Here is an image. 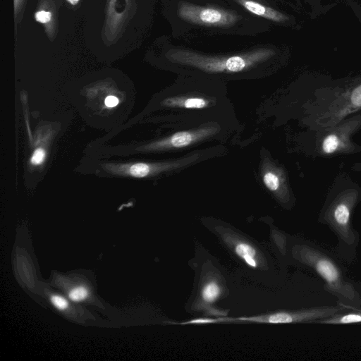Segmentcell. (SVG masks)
<instances>
[{"label":"cell","instance_id":"277c9868","mask_svg":"<svg viewBox=\"0 0 361 361\" xmlns=\"http://www.w3.org/2000/svg\"><path fill=\"white\" fill-rule=\"evenodd\" d=\"M219 122H210L199 126L188 128L173 133L145 147L146 150L169 151L185 149L192 146L216 139L219 135L228 133ZM222 136V135H221ZM224 137V136H223Z\"/></svg>","mask_w":361,"mask_h":361},{"label":"cell","instance_id":"2e32d148","mask_svg":"<svg viewBox=\"0 0 361 361\" xmlns=\"http://www.w3.org/2000/svg\"><path fill=\"white\" fill-rule=\"evenodd\" d=\"M35 18L37 22L42 24H47L51 20L52 14L50 11L41 10L35 13Z\"/></svg>","mask_w":361,"mask_h":361},{"label":"cell","instance_id":"4fadbf2b","mask_svg":"<svg viewBox=\"0 0 361 361\" xmlns=\"http://www.w3.org/2000/svg\"><path fill=\"white\" fill-rule=\"evenodd\" d=\"M339 145L338 137L334 134L329 135L322 142V149L326 154L334 152Z\"/></svg>","mask_w":361,"mask_h":361},{"label":"cell","instance_id":"ac0fdd59","mask_svg":"<svg viewBox=\"0 0 361 361\" xmlns=\"http://www.w3.org/2000/svg\"><path fill=\"white\" fill-rule=\"evenodd\" d=\"M309 1L312 6L313 13H314L316 16L322 13L323 6L320 3L321 0H309Z\"/></svg>","mask_w":361,"mask_h":361},{"label":"cell","instance_id":"8fae6325","mask_svg":"<svg viewBox=\"0 0 361 361\" xmlns=\"http://www.w3.org/2000/svg\"><path fill=\"white\" fill-rule=\"evenodd\" d=\"M318 323L327 324H345L361 322V312L338 314L333 317L318 320Z\"/></svg>","mask_w":361,"mask_h":361},{"label":"cell","instance_id":"7a4b0ae2","mask_svg":"<svg viewBox=\"0 0 361 361\" xmlns=\"http://www.w3.org/2000/svg\"><path fill=\"white\" fill-rule=\"evenodd\" d=\"M275 54L273 49L262 48L231 56H209L185 49H172L167 58L174 63L207 75H236L266 62Z\"/></svg>","mask_w":361,"mask_h":361},{"label":"cell","instance_id":"d6986e66","mask_svg":"<svg viewBox=\"0 0 361 361\" xmlns=\"http://www.w3.org/2000/svg\"><path fill=\"white\" fill-rule=\"evenodd\" d=\"M118 103H119V99H118V97L113 96V95H109V96L106 97L104 100L105 105L107 107H110V108L116 106L117 104H118Z\"/></svg>","mask_w":361,"mask_h":361},{"label":"cell","instance_id":"9a60e30c","mask_svg":"<svg viewBox=\"0 0 361 361\" xmlns=\"http://www.w3.org/2000/svg\"><path fill=\"white\" fill-rule=\"evenodd\" d=\"M46 158V152L43 148H37L32 153L30 162L33 166L42 164Z\"/></svg>","mask_w":361,"mask_h":361},{"label":"cell","instance_id":"3957f363","mask_svg":"<svg viewBox=\"0 0 361 361\" xmlns=\"http://www.w3.org/2000/svg\"><path fill=\"white\" fill-rule=\"evenodd\" d=\"M295 253L297 259L313 269L333 293L349 300L355 298L353 286L345 280L338 267L331 258L307 245L298 246Z\"/></svg>","mask_w":361,"mask_h":361},{"label":"cell","instance_id":"9c48e42d","mask_svg":"<svg viewBox=\"0 0 361 361\" xmlns=\"http://www.w3.org/2000/svg\"><path fill=\"white\" fill-rule=\"evenodd\" d=\"M261 178L264 187L271 193L279 197L283 185V178L279 170L274 167L271 161L263 164Z\"/></svg>","mask_w":361,"mask_h":361},{"label":"cell","instance_id":"ba28073f","mask_svg":"<svg viewBox=\"0 0 361 361\" xmlns=\"http://www.w3.org/2000/svg\"><path fill=\"white\" fill-rule=\"evenodd\" d=\"M249 12L271 20L274 22L282 23L288 20V18L283 13L266 6L252 0H235Z\"/></svg>","mask_w":361,"mask_h":361},{"label":"cell","instance_id":"5b68a950","mask_svg":"<svg viewBox=\"0 0 361 361\" xmlns=\"http://www.w3.org/2000/svg\"><path fill=\"white\" fill-rule=\"evenodd\" d=\"M343 310L338 307H318L297 311H281L251 317H219L214 319V323L219 322H251L263 324H290L311 322L329 318L342 313Z\"/></svg>","mask_w":361,"mask_h":361},{"label":"cell","instance_id":"ffe728a7","mask_svg":"<svg viewBox=\"0 0 361 361\" xmlns=\"http://www.w3.org/2000/svg\"><path fill=\"white\" fill-rule=\"evenodd\" d=\"M66 1L72 5H75L79 1V0H66Z\"/></svg>","mask_w":361,"mask_h":361},{"label":"cell","instance_id":"e0dca14e","mask_svg":"<svg viewBox=\"0 0 361 361\" xmlns=\"http://www.w3.org/2000/svg\"><path fill=\"white\" fill-rule=\"evenodd\" d=\"M350 100L355 106H361V85L353 90Z\"/></svg>","mask_w":361,"mask_h":361},{"label":"cell","instance_id":"8992f818","mask_svg":"<svg viewBox=\"0 0 361 361\" xmlns=\"http://www.w3.org/2000/svg\"><path fill=\"white\" fill-rule=\"evenodd\" d=\"M178 15L186 22L214 27H231L239 20V16L231 11L185 2L179 4Z\"/></svg>","mask_w":361,"mask_h":361},{"label":"cell","instance_id":"6da1fadb","mask_svg":"<svg viewBox=\"0 0 361 361\" xmlns=\"http://www.w3.org/2000/svg\"><path fill=\"white\" fill-rule=\"evenodd\" d=\"M161 106L172 111V121L178 126L223 123L219 120L233 111L227 91L212 87L175 86Z\"/></svg>","mask_w":361,"mask_h":361},{"label":"cell","instance_id":"52a82bcc","mask_svg":"<svg viewBox=\"0 0 361 361\" xmlns=\"http://www.w3.org/2000/svg\"><path fill=\"white\" fill-rule=\"evenodd\" d=\"M223 238L234 253L248 267L252 269L259 267L262 263L261 255L251 243L229 233H224Z\"/></svg>","mask_w":361,"mask_h":361},{"label":"cell","instance_id":"7c38bea8","mask_svg":"<svg viewBox=\"0 0 361 361\" xmlns=\"http://www.w3.org/2000/svg\"><path fill=\"white\" fill-rule=\"evenodd\" d=\"M89 295V289L83 285L73 286L68 292V299L74 302H83Z\"/></svg>","mask_w":361,"mask_h":361},{"label":"cell","instance_id":"5bb4252c","mask_svg":"<svg viewBox=\"0 0 361 361\" xmlns=\"http://www.w3.org/2000/svg\"><path fill=\"white\" fill-rule=\"evenodd\" d=\"M50 301L52 305L60 311H64L68 308V300L62 295L54 294L50 296Z\"/></svg>","mask_w":361,"mask_h":361},{"label":"cell","instance_id":"30bf717a","mask_svg":"<svg viewBox=\"0 0 361 361\" xmlns=\"http://www.w3.org/2000/svg\"><path fill=\"white\" fill-rule=\"evenodd\" d=\"M222 293V287L215 278L207 280L200 289V298L202 302L209 305L215 302Z\"/></svg>","mask_w":361,"mask_h":361}]
</instances>
